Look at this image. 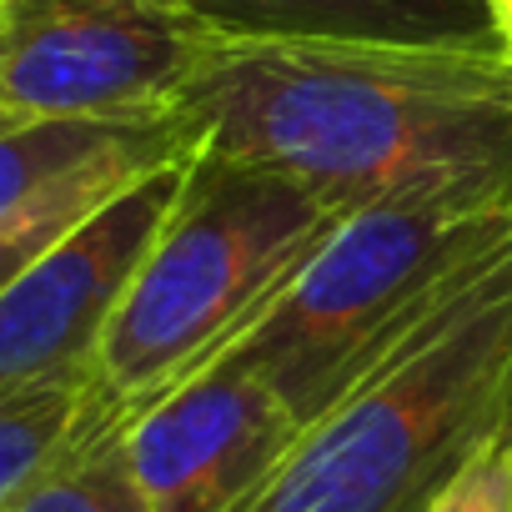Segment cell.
<instances>
[{
  "instance_id": "6da1fadb",
  "label": "cell",
  "mask_w": 512,
  "mask_h": 512,
  "mask_svg": "<svg viewBox=\"0 0 512 512\" xmlns=\"http://www.w3.org/2000/svg\"><path fill=\"white\" fill-rule=\"evenodd\" d=\"M186 106L206 151L272 166L342 211L512 191V56L216 41Z\"/></svg>"
},
{
  "instance_id": "7a4b0ae2",
  "label": "cell",
  "mask_w": 512,
  "mask_h": 512,
  "mask_svg": "<svg viewBox=\"0 0 512 512\" xmlns=\"http://www.w3.org/2000/svg\"><path fill=\"white\" fill-rule=\"evenodd\" d=\"M502 432H512V251L302 422L231 512H422Z\"/></svg>"
},
{
  "instance_id": "3957f363",
  "label": "cell",
  "mask_w": 512,
  "mask_h": 512,
  "mask_svg": "<svg viewBox=\"0 0 512 512\" xmlns=\"http://www.w3.org/2000/svg\"><path fill=\"white\" fill-rule=\"evenodd\" d=\"M307 181L201 151L101 347V397L146 412L272 317L347 221Z\"/></svg>"
},
{
  "instance_id": "277c9868",
  "label": "cell",
  "mask_w": 512,
  "mask_h": 512,
  "mask_svg": "<svg viewBox=\"0 0 512 512\" xmlns=\"http://www.w3.org/2000/svg\"><path fill=\"white\" fill-rule=\"evenodd\" d=\"M512 251V191H447L352 211L221 362L262 377L297 422L352 392Z\"/></svg>"
},
{
  "instance_id": "5b68a950",
  "label": "cell",
  "mask_w": 512,
  "mask_h": 512,
  "mask_svg": "<svg viewBox=\"0 0 512 512\" xmlns=\"http://www.w3.org/2000/svg\"><path fill=\"white\" fill-rule=\"evenodd\" d=\"M216 41L181 0H0V121L176 111Z\"/></svg>"
},
{
  "instance_id": "8992f818",
  "label": "cell",
  "mask_w": 512,
  "mask_h": 512,
  "mask_svg": "<svg viewBox=\"0 0 512 512\" xmlns=\"http://www.w3.org/2000/svg\"><path fill=\"white\" fill-rule=\"evenodd\" d=\"M201 151L206 126L191 106L0 121V282Z\"/></svg>"
},
{
  "instance_id": "52a82bcc",
  "label": "cell",
  "mask_w": 512,
  "mask_h": 512,
  "mask_svg": "<svg viewBox=\"0 0 512 512\" xmlns=\"http://www.w3.org/2000/svg\"><path fill=\"white\" fill-rule=\"evenodd\" d=\"M196 161L161 171L121 206L0 282V392L51 377H101V347L161 241Z\"/></svg>"
},
{
  "instance_id": "ba28073f",
  "label": "cell",
  "mask_w": 512,
  "mask_h": 512,
  "mask_svg": "<svg viewBox=\"0 0 512 512\" xmlns=\"http://www.w3.org/2000/svg\"><path fill=\"white\" fill-rule=\"evenodd\" d=\"M297 432L262 377L216 362L131 422V467L151 512H231Z\"/></svg>"
},
{
  "instance_id": "9c48e42d",
  "label": "cell",
  "mask_w": 512,
  "mask_h": 512,
  "mask_svg": "<svg viewBox=\"0 0 512 512\" xmlns=\"http://www.w3.org/2000/svg\"><path fill=\"white\" fill-rule=\"evenodd\" d=\"M221 41L427 46L507 56L492 0H181Z\"/></svg>"
},
{
  "instance_id": "30bf717a",
  "label": "cell",
  "mask_w": 512,
  "mask_h": 512,
  "mask_svg": "<svg viewBox=\"0 0 512 512\" xmlns=\"http://www.w3.org/2000/svg\"><path fill=\"white\" fill-rule=\"evenodd\" d=\"M131 422L136 412L96 392L71 452L0 512H151L131 467Z\"/></svg>"
},
{
  "instance_id": "8fae6325",
  "label": "cell",
  "mask_w": 512,
  "mask_h": 512,
  "mask_svg": "<svg viewBox=\"0 0 512 512\" xmlns=\"http://www.w3.org/2000/svg\"><path fill=\"white\" fill-rule=\"evenodd\" d=\"M101 377H51L0 392V507L26 497L76 442Z\"/></svg>"
},
{
  "instance_id": "7c38bea8",
  "label": "cell",
  "mask_w": 512,
  "mask_h": 512,
  "mask_svg": "<svg viewBox=\"0 0 512 512\" xmlns=\"http://www.w3.org/2000/svg\"><path fill=\"white\" fill-rule=\"evenodd\" d=\"M422 512H512V432L477 447Z\"/></svg>"
},
{
  "instance_id": "4fadbf2b",
  "label": "cell",
  "mask_w": 512,
  "mask_h": 512,
  "mask_svg": "<svg viewBox=\"0 0 512 512\" xmlns=\"http://www.w3.org/2000/svg\"><path fill=\"white\" fill-rule=\"evenodd\" d=\"M497 6V21H502V41H507V56H512V0H492Z\"/></svg>"
}]
</instances>
